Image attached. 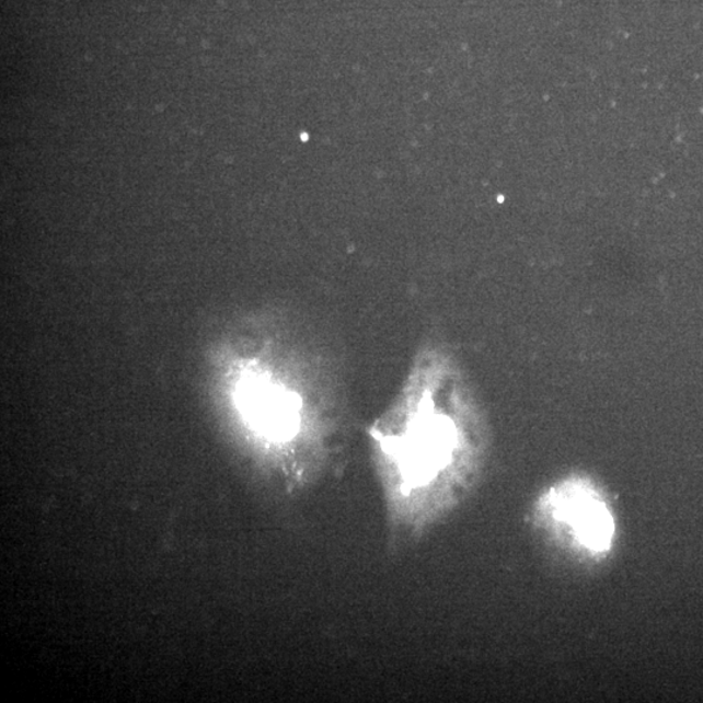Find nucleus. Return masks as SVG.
<instances>
[{
	"mask_svg": "<svg viewBox=\"0 0 703 703\" xmlns=\"http://www.w3.org/2000/svg\"><path fill=\"white\" fill-rule=\"evenodd\" d=\"M556 517L569 523L589 549H609L613 534L612 517L595 496L581 488H569L557 500Z\"/></svg>",
	"mask_w": 703,
	"mask_h": 703,
	"instance_id": "f03ea898",
	"label": "nucleus"
},
{
	"mask_svg": "<svg viewBox=\"0 0 703 703\" xmlns=\"http://www.w3.org/2000/svg\"><path fill=\"white\" fill-rule=\"evenodd\" d=\"M240 396L246 415L268 437L286 439L298 431V403L285 391L252 379L241 388Z\"/></svg>",
	"mask_w": 703,
	"mask_h": 703,
	"instance_id": "f257e3e1",
	"label": "nucleus"
}]
</instances>
